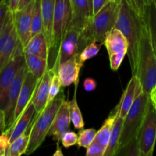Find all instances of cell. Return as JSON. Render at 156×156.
Listing matches in <instances>:
<instances>
[{
    "instance_id": "5bb4252c",
    "label": "cell",
    "mask_w": 156,
    "mask_h": 156,
    "mask_svg": "<svg viewBox=\"0 0 156 156\" xmlns=\"http://www.w3.org/2000/svg\"><path fill=\"white\" fill-rule=\"evenodd\" d=\"M83 66L81 62L79 53H77L59 65L57 75L59 76L62 87L69 86L72 84L78 85L79 82V73Z\"/></svg>"
},
{
    "instance_id": "1f68e13d",
    "label": "cell",
    "mask_w": 156,
    "mask_h": 156,
    "mask_svg": "<svg viewBox=\"0 0 156 156\" xmlns=\"http://www.w3.org/2000/svg\"><path fill=\"white\" fill-rule=\"evenodd\" d=\"M152 0H127L131 7L134 9L140 19H145L146 17V9Z\"/></svg>"
},
{
    "instance_id": "d6986e66",
    "label": "cell",
    "mask_w": 156,
    "mask_h": 156,
    "mask_svg": "<svg viewBox=\"0 0 156 156\" xmlns=\"http://www.w3.org/2000/svg\"><path fill=\"white\" fill-rule=\"evenodd\" d=\"M73 12L72 25L82 32L92 16V9L88 0H70Z\"/></svg>"
},
{
    "instance_id": "4dcf8cb0",
    "label": "cell",
    "mask_w": 156,
    "mask_h": 156,
    "mask_svg": "<svg viewBox=\"0 0 156 156\" xmlns=\"http://www.w3.org/2000/svg\"><path fill=\"white\" fill-rule=\"evenodd\" d=\"M97 132L98 131H96L94 129H92V128L91 129H81L79 134V139H78V146L87 149L94 142Z\"/></svg>"
},
{
    "instance_id": "484cf974",
    "label": "cell",
    "mask_w": 156,
    "mask_h": 156,
    "mask_svg": "<svg viewBox=\"0 0 156 156\" xmlns=\"http://www.w3.org/2000/svg\"><path fill=\"white\" fill-rule=\"evenodd\" d=\"M30 140V132L24 133L9 144L5 156H21L26 153Z\"/></svg>"
},
{
    "instance_id": "3957f363",
    "label": "cell",
    "mask_w": 156,
    "mask_h": 156,
    "mask_svg": "<svg viewBox=\"0 0 156 156\" xmlns=\"http://www.w3.org/2000/svg\"><path fill=\"white\" fill-rule=\"evenodd\" d=\"M136 76L140 79L143 91L150 94L156 84V54L151 41L146 17L142 20L138 67Z\"/></svg>"
},
{
    "instance_id": "4fadbf2b",
    "label": "cell",
    "mask_w": 156,
    "mask_h": 156,
    "mask_svg": "<svg viewBox=\"0 0 156 156\" xmlns=\"http://www.w3.org/2000/svg\"><path fill=\"white\" fill-rule=\"evenodd\" d=\"M27 73V68L25 63V65L20 69L19 73H18L17 76L15 77V80L12 82L10 89H9L7 105H6L5 110L4 111L5 115L6 129H8L12 126V125L14 123V120H15V112L17 102H18V96H19L21 88L23 85V82H24V79L25 78Z\"/></svg>"
},
{
    "instance_id": "ba28073f",
    "label": "cell",
    "mask_w": 156,
    "mask_h": 156,
    "mask_svg": "<svg viewBox=\"0 0 156 156\" xmlns=\"http://www.w3.org/2000/svg\"><path fill=\"white\" fill-rule=\"evenodd\" d=\"M20 42L15 29L14 14L9 10L0 34V73L15 56Z\"/></svg>"
},
{
    "instance_id": "f1b7e54d",
    "label": "cell",
    "mask_w": 156,
    "mask_h": 156,
    "mask_svg": "<svg viewBox=\"0 0 156 156\" xmlns=\"http://www.w3.org/2000/svg\"><path fill=\"white\" fill-rule=\"evenodd\" d=\"M43 18L41 12V0H35L32 14L31 37L43 31Z\"/></svg>"
},
{
    "instance_id": "2e32d148",
    "label": "cell",
    "mask_w": 156,
    "mask_h": 156,
    "mask_svg": "<svg viewBox=\"0 0 156 156\" xmlns=\"http://www.w3.org/2000/svg\"><path fill=\"white\" fill-rule=\"evenodd\" d=\"M143 91V86L140 79L137 76H133L120 98V102L115 108L119 117L123 119L125 118L134 101Z\"/></svg>"
},
{
    "instance_id": "44dd1931",
    "label": "cell",
    "mask_w": 156,
    "mask_h": 156,
    "mask_svg": "<svg viewBox=\"0 0 156 156\" xmlns=\"http://www.w3.org/2000/svg\"><path fill=\"white\" fill-rule=\"evenodd\" d=\"M49 45L44 31L32 37L24 47V55H34L48 59Z\"/></svg>"
},
{
    "instance_id": "7c38bea8",
    "label": "cell",
    "mask_w": 156,
    "mask_h": 156,
    "mask_svg": "<svg viewBox=\"0 0 156 156\" xmlns=\"http://www.w3.org/2000/svg\"><path fill=\"white\" fill-rule=\"evenodd\" d=\"M34 2L35 0H33L25 7L13 13L15 29L23 47L27 45L31 38L32 14Z\"/></svg>"
},
{
    "instance_id": "603a6c76",
    "label": "cell",
    "mask_w": 156,
    "mask_h": 156,
    "mask_svg": "<svg viewBox=\"0 0 156 156\" xmlns=\"http://www.w3.org/2000/svg\"><path fill=\"white\" fill-rule=\"evenodd\" d=\"M117 116H118L117 111L114 108L111 111L109 117L104 122L101 128L98 131L97 134H96L95 139H94V141L100 144L101 146H103L105 149H107V146H108V143H109L110 138H111V133H112L113 127H114V123H115Z\"/></svg>"
},
{
    "instance_id": "d6a6232c",
    "label": "cell",
    "mask_w": 156,
    "mask_h": 156,
    "mask_svg": "<svg viewBox=\"0 0 156 156\" xmlns=\"http://www.w3.org/2000/svg\"><path fill=\"white\" fill-rule=\"evenodd\" d=\"M62 83H61L60 79H59L57 73H54L53 75V77H52L51 84H50V93H49L47 105L57 97L59 92L62 91Z\"/></svg>"
},
{
    "instance_id": "4316f807",
    "label": "cell",
    "mask_w": 156,
    "mask_h": 156,
    "mask_svg": "<svg viewBox=\"0 0 156 156\" xmlns=\"http://www.w3.org/2000/svg\"><path fill=\"white\" fill-rule=\"evenodd\" d=\"M76 89H75L74 97L69 101V111H70V119L71 122L73 123V126L76 129H83L85 123H84L83 117H82V113L78 105L77 100H76V89H77L78 85H75Z\"/></svg>"
},
{
    "instance_id": "f6af8a7d",
    "label": "cell",
    "mask_w": 156,
    "mask_h": 156,
    "mask_svg": "<svg viewBox=\"0 0 156 156\" xmlns=\"http://www.w3.org/2000/svg\"><path fill=\"white\" fill-rule=\"evenodd\" d=\"M89 1V3H90V5H91V9H92V0H88Z\"/></svg>"
},
{
    "instance_id": "52a82bcc",
    "label": "cell",
    "mask_w": 156,
    "mask_h": 156,
    "mask_svg": "<svg viewBox=\"0 0 156 156\" xmlns=\"http://www.w3.org/2000/svg\"><path fill=\"white\" fill-rule=\"evenodd\" d=\"M25 65L24 47L20 42L15 56L0 73V108L5 111L7 105L8 95L12 82L20 69Z\"/></svg>"
},
{
    "instance_id": "277c9868",
    "label": "cell",
    "mask_w": 156,
    "mask_h": 156,
    "mask_svg": "<svg viewBox=\"0 0 156 156\" xmlns=\"http://www.w3.org/2000/svg\"><path fill=\"white\" fill-rule=\"evenodd\" d=\"M65 100L63 91L46 106L38 115H34L30 128V140L25 155H30L41 146L47 136L54 117Z\"/></svg>"
},
{
    "instance_id": "7a4b0ae2",
    "label": "cell",
    "mask_w": 156,
    "mask_h": 156,
    "mask_svg": "<svg viewBox=\"0 0 156 156\" xmlns=\"http://www.w3.org/2000/svg\"><path fill=\"white\" fill-rule=\"evenodd\" d=\"M119 5L110 1L98 13L92 15L81 32L79 53L92 41L104 44L108 34L115 27Z\"/></svg>"
},
{
    "instance_id": "b9f144b4",
    "label": "cell",
    "mask_w": 156,
    "mask_h": 156,
    "mask_svg": "<svg viewBox=\"0 0 156 156\" xmlns=\"http://www.w3.org/2000/svg\"><path fill=\"white\" fill-rule=\"evenodd\" d=\"M56 146H57V148H56V152H54V153H53V156H62V155H63V154H62V151H61V148L59 147V143H57Z\"/></svg>"
},
{
    "instance_id": "8fae6325",
    "label": "cell",
    "mask_w": 156,
    "mask_h": 156,
    "mask_svg": "<svg viewBox=\"0 0 156 156\" xmlns=\"http://www.w3.org/2000/svg\"><path fill=\"white\" fill-rule=\"evenodd\" d=\"M80 35L81 30L71 24L61 41L54 62L51 68H50L54 73H57L58 68L61 63L71 58L76 53H79Z\"/></svg>"
},
{
    "instance_id": "74e56055",
    "label": "cell",
    "mask_w": 156,
    "mask_h": 156,
    "mask_svg": "<svg viewBox=\"0 0 156 156\" xmlns=\"http://www.w3.org/2000/svg\"><path fill=\"white\" fill-rule=\"evenodd\" d=\"M5 115L4 111L0 108V131L2 133L5 131Z\"/></svg>"
},
{
    "instance_id": "e0dca14e",
    "label": "cell",
    "mask_w": 156,
    "mask_h": 156,
    "mask_svg": "<svg viewBox=\"0 0 156 156\" xmlns=\"http://www.w3.org/2000/svg\"><path fill=\"white\" fill-rule=\"evenodd\" d=\"M71 123L69 111V102L64 100L54 117L47 136H53V140L57 143L61 141L62 135L69 130Z\"/></svg>"
},
{
    "instance_id": "9a60e30c",
    "label": "cell",
    "mask_w": 156,
    "mask_h": 156,
    "mask_svg": "<svg viewBox=\"0 0 156 156\" xmlns=\"http://www.w3.org/2000/svg\"><path fill=\"white\" fill-rule=\"evenodd\" d=\"M39 82L40 80H38L36 77L34 76L31 73L27 70V73L24 78V82H23L22 87L21 88L19 96H18V102H17L16 108H15V120H14L13 124L18 120V118L24 112L28 104L31 101L35 89H36Z\"/></svg>"
},
{
    "instance_id": "836d02e7",
    "label": "cell",
    "mask_w": 156,
    "mask_h": 156,
    "mask_svg": "<svg viewBox=\"0 0 156 156\" xmlns=\"http://www.w3.org/2000/svg\"><path fill=\"white\" fill-rule=\"evenodd\" d=\"M78 139H79V136L76 133L68 130L62 135L61 138V143L64 147L68 149L71 146L77 145Z\"/></svg>"
},
{
    "instance_id": "ab89813d",
    "label": "cell",
    "mask_w": 156,
    "mask_h": 156,
    "mask_svg": "<svg viewBox=\"0 0 156 156\" xmlns=\"http://www.w3.org/2000/svg\"><path fill=\"white\" fill-rule=\"evenodd\" d=\"M149 97H150V101L152 102V105L156 109V84L154 88H152V91H151L150 94H149Z\"/></svg>"
},
{
    "instance_id": "e575fe53",
    "label": "cell",
    "mask_w": 156,
    "mask_h": 156,
    "mask_svg": "<svg viewBox=\"0 0 156 156\" xmlns=\"http://www.w3.org/2000/svg\"><path fill=\"white\" fill-rule=\"evenodd\" d=\"M106 149L101 146L95 141L93 142L88 148L86 151L87 156H104Z\"/></svg>"
},
{
    "instance_id": "8d00e7d4",
    "label": "cell",
    "mask_w": 156,
    "mask_h": 156,
    "mask_svg": "<svg viewBox=\"0 0 156 156\" xmlns=\"http://www.w3.org/2000/svg\"><path fill=\"white\" fill-rule=\"evenodd\" d=\"M96 86H97V82L91 78H87L83 82V87L86 91H94L96 88Z\"/></svg>"
},
{
    "instance_id": "ffe728a7",
    "label": "cell",
    "mask_w": 156,
    "mask_h": 156,
    "mask_svg": "<svg viewBox=\"0 0 156 156\" xmlns=\"http://www.w3.org/2000/svg\"><path fill=\"white\" fill-rule=\"evenodd\" d=\"M35 115V108L34 104L30 101L22 113L18 120L11 126L9 129L5 131L9 136V143H12L14 140L19 137L21 134L27 132L29 125L32 122V120Z\"/></svg>"
},
{
    "instance_id": "60d3db41",
    "label": "cell",
    "mask_w": 156,
    "mask_h": 156,
    "mask_svg": "<svg viewBox=\"0 0 156 156\" xmlns=\"http://www.w3.org/2000/svg\"><path fill=\"white\" fill-rule=\"evenodd\" d=\"M32 1H33V0H20L19 4H18V9H17V10H20V9H23V8L25 7L26 5H27L29 3L31 2Z\"/></svg>"
},
{
    "instance_id": "9c48e42d",
    "label": "cell",
    "mask_w": 156,
    "mask_h": 156,
    "mask_svg": "<svg viewBox=\"0 0 156 156\" xmlns=\"http://www.w3.org/2000/svg\"><path fill=\"white\" fill-rule=\"evenodd\" d=\"M140 156L153 155L156 143V109L150 101L149 109L137 136Z\"/></svg>"
},
{
    "instance_id": "cb8c5ba5",
    "label": "cell",
    "mask_w": 156,
    "mask_h": 156,
    "mask_svg": "<svg viewBox=\"0 0 156 156\" xmlns=\"http://www.w3.org/2000/svg\"><path fill=\"white\" fill-rule=\"evenodd\" d=\"M25 63L27 70L34 75L38 80H41L45 72L48 69V59L34 56V55H24Z\"/></svg>"
},
{
    "instance_id": "d4e9b609",
    "label": "cell",
    "mask_w": 156,
    "mask_h": 156,
    "mask_svg": "<svg viewBox=\"0 0 156 156\" xmlns=\"http://www.w3.org/2000/svg\"><path fill=\"white\" fill-rule=\"evenodd\" d=\"M123 119L117 116L113 127L112 133L110 138L109 143L107 146L104 156H114L116 155L119 149V142H120V134H121L122 127H123Z\"/></svg>"
},
{
    "instance_id": "7bdbcfd3",
    "label": "cell",
    "mask_w": 156,
    "mask_h": 156,
    "mask_svg": "<svg viewBox=\"0 0 156 156\" xmlns=\"http://www.w3.org/2000/svg\"><path fill=\"white\" fill-rule=\"evenodd\" d=\"M5 18H2V19H0V34H1L2 31L3 26H4V24H5Z\"/></svg>"
},
{
    "instance_id": "7402d4cb",
    "label": "cell",
    "mask_w": 156,
    "mask_h": 156,
    "mask_svg": "<svg viewBox=\"0 0 156 156\" xmlns=\"http://www.w3.org/2000/svg\"><path fill=\"white\" fill-rule=\"evenodd\" d=\"M55 3L56 0H41V12H42L43 18V28H44L43 31L47 38L49 50L50 48L52 40Z\"/></svg>"
},
{
    "instance_id": "ee69618b",
    "label": "cell",
    "mask_w": 156,
    "mask_h": 156,
    "mask_svg": "<svg viewBox=\"0 0 156 156\" xmlns=\"http://www.w3.org/2000/svg\"><path fill=\"white\" fill-rule=\"evenodd\" d=\"M111 1L114 2H116V3H117V4L119 5L120 3V2H121V0H111Z\"/></svg>"
},
{
    "instance_id": "83f0119b",
    "label": "cell",
    "mask_w": 156,
    "mask_h": 156,
    "mask_svg": "<svg viewBox=\"0 0 156 156\" xmlns=\"http://www.w3.org/2000/svg\"><path fill=\"white\" fill-rule=\"evenodd\" d=\"M146 19L149 25L151 41L156 54V5L153 1L148 5L146 9Z\"/></svg>"
},
{
    "instance_id": "d590c367",
    "label": "cell",
    "mask_w": 156,
    "mask_h": 156,
    "mask_svg": "<svg viewBox=\"0 0 156 156\" xmlns=\"http://www.w3.org/2000/svg\"><path fill=\"white\" fill-rule=\"evenodd\" d=\"M111 0H92V15H95Z\"/></svg>"
},
{
    "instance_id": "6da1fadb",
    "label": "cell",
    "mask_w": 156,
    "mask_h": 156,
    "mask_svg": "<svg viewBox=\"0 0 156 156\" xmlns=\"http://www.w3.org/2000/svg\"><path fill=\"white\" fill-rule=\"evenodd\" d=\"M142 20L127 0H121L115 27L123 33L128 42L127 56L133 76L136 75L138 67Z\"/></svg>"
},
{
    "instance_id": "f546056e",
    "label": "cell",
    "mask_w": 156,
    "mask_h": 156,
    "mask_svg": "<svg viewBox=\"0 0 156 156\" xmlns=\"http://www.w3.org/2000/svg\"><path fill=\"white\" fill-rule=\"evenodd\" d=\"M102 45H103V44L96 42V41H92L89 44H88L82 50V51L79 53V58H80L81 62L84 63L88 59L94 57L100 51Z\"/></svg>"
},
{
    "instance_id": "8992f818",
    "label": "cell",
    "mask_w": 156,
    "mask_h": 156,
    "mask_svg": "<svg viewBox=\"0 0 156 156\" xmlns=\"http://www.w3.org/2000/svg\"><path fill=\"white\" fill-rule=\"evenodd\" d=\"M73 12H72L70 0H56L54 9L52 40L50 44L49 56L51 55L52 62L50 68L53 66L60 46L61 41L72 24ZM49 58V57H48Z\"/></svg>"
},
{
    "instance_id": "5b68a950",
    "label": "cell",
    "mask_w": 156,
    "mask_h": 156,
    "mask_svg": "<svg viewBox=\"0 0 156 156\" xmlns=\"http://www.w3.org/2000/svg\"><path fill=\"white\" fill-rule=\"evenodd\" d=\"M150 104L149 94L143 91L134 101L130 109L123 119V127L119 142V149H123L133 140L137 139Z\"/></svg>"
},
{
    "instance_id": "30bf717a",
    "label": "cell",
    "mask_w": 156,
    "mask_h": 156,
    "mask_svg": "<svg viewBox=\"0 0 156 156\" xmlns=\"http://www.w3.org/2000/svg\"><path fill=\"white\" fill-rule=\"evenodd\" d=\"M105 46L108 50L111 69L117 71L128 53V42L119 29L113 28L105 39Z\"/></svg>"
},
{
    "instance_id": "ac0fdd59",
    "label": "cell",
    "mask_w": 156,
    "mask_h": 156,
    "mask_svg": "<svg viewBox=\"0 0 156 156\" xmlns=\"http://www.w3.org/2000/svg\"><path fill=\"white\" fill-rule=\"evenodd\" d=\"M54 72L49 68L40 80L31 101L35 108V115L41 114L47 105L50 84Z\"/></svg>"
},
{
    "instance_id": "bcb514c9",
    "label": "cell",
    "mask_w": 156,
    "mask_h": 156,
    "mask_svg": "<svg viewBox=\"0 0 156 156\" xmlns=\"http://www.w3.org/2000/svg\"><path fill=\"white\" fill-rule=\"evenodd\" d=\"M152 1H153V2L155 3V5H156V0H152Z\"/></svg>"
},
{
    "instance_id": "f35d334b",
    "label": "cell",
    "mask_w": 156,
    "mask_h": 156,
    "mask_svg": "<svg viewBox=\"0 0 156 156\" xmlns=\"http://www.w3.org/2000/svg\"><path fill=\"white\" fill-rule=\"evenodd\" d=\"M8 5H9V10L12 12H15L18 9V4H19L20 0H6Z\"/></svg>"
}]
</instances>
